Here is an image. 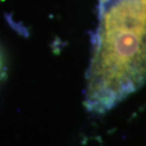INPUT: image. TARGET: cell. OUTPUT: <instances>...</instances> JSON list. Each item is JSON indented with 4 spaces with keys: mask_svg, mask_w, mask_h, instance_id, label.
Instances as JSON below:
<instances>
[{
    "mask_svg": "<svg viewBox=\"0 0 146 146\" xmlns=\"http://www.w3.org/2000/svg\"><path fill=\"white\" fill-rule=\"evenodd\" d=\"M145 82L146 0H106L100 5L84 106L105 114Z\"/></svg>",
    "mask_w": 146,
    "mask_h": 146,
    "instance_id": "cell-1",
    "label": "cell"
},
{
    "mask_svg": "<svg viewBox=\"0 0 146 146\" xmlns=\"http://www.w3.org/2000/svg\"><path fill=\"white\" fill-rule=\"evenodd\" d=\"M3 75V64L1 62V58H0V77Z\"/></svg>",
    "mask_w": 146,
    "mask_h": 146,
    "instance_id": "cell-2",
    "label": "cell"
},
{
    "mask_svg": "<svg viewBox=\"0 0 146 146\" xmlns=\"http://www.w3.org/2000/svg\"><path fill=\"white\" fill-rule=\"evenodd\" d=\"M105 1H106V0H100V5L103 3V2H105Z\"/></svg>",
    "mask_w": 146,
    "mask_h": 146,
    "instance_id": "cell-3",
    "label": "cell"
}]
</instances>
